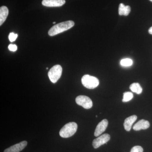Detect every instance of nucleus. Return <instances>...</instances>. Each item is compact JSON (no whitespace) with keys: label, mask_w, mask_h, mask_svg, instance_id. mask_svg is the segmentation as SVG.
I'll return each instance as SVG.
<instances>
[{"label":"nucleus","mask_w":152,"mask_h":152,"mask_svg":"<svg viewBox=\"0 0 152 152\" xmlns=\"http://www.w3.org/2000/svg\"><path fill=\"white\" fill-rule=\"evenodd\" d=\"M74 25L75 23L72 20L67 21L57 24L52 27L49 30V35L52 37L65 31L72 28Z\"/></svg>","instance_id":"1"},{"label":"nucleus","mask_w":152,"mask_h":152,"mask_svg":"<svg viewBox=\"0 0 152 152\" xmlns=\"http://www.w3.org/2000/svg\"><path fill=\"white\" fill-rule=\"evenodd\" d=\"M77 129V125L75 122L66 124L60 130L59 134L62 137L69 138L75 134Z\"/></svg>","instance_id":"2"},{"label":"nucleus","mask_w":152,"mask_h":152,"mask_svg":"<svg viewBox=\"0 0 152 152\" xmlns=\"http://www.w3.org/2000/svg\"><path fill=\"white\" fill-rule=\"evenodd\" d=\"M82 83L87 88L93 89L96 88L99 84V80L95 77L86 75L82 78Z\"/></svg>","instance_id":"3"},{"label":"nucleus","mask_w":152,"mask_h":152,"mask_svg":"<svg viewBox=\"0 0 152 152\" xmlns=\"http://www.w3.org/2000/svg\"><path fill=\"white\" fill-rule=\"evenodd\" d=\"M62 73V67L59 65H56L50 70L48 75L51 81L53 83H56L61 76Z\"/></svg>","instance_id":"4"},{"label":"nucleus","mask_w":152,"mask_h":152,"mask_svg":"<svg viewBox=\"0 0 152 152\" xmlns=\"http://www.w3.org/2000/svg\"><path fill=\"white\" fill-rule=\"evenodd\" d=\"M76 102L79 105L82 106L84 108L89 109L92 107L93 102L88 97L86 96H78L76 98Z\"/></svg>","instance_id":"5"},{"label":"nucleus","mask_w":152,"mask_h":152,"mask_svg":"<svg viewBox=\"0 0 152 152\" xmlns=\"http://www.w3.org/2000/svg\"><path fill=\"white\" fill-rule=\"evenodd\" d=\"M110 139L109 134H105L95 139L93 142V146L95 149L98 148L104 144H106Z\"/></svg>","instance_id":"6"},{"label":"nucleus","mask_w":152,"mask_h":152,"mask_svg":"<svg viewBox=\"0 0 152 152\" xmlns=\"http://www.w3.org/2000/svg\"><path fill=\"white\" fill-rule=\"evenodd\" d=\"M27 142L26 141L20 142L19 143L15 144L10 148L6 149L4 152H20L24 149L27 145Z\"/></svg>","instance_id":"7"},{"label":"nucleus","mask_w":152,"mask_h":152,"mask_svg":"<svg viewBox=\"0 0 152 152\" xmlns=\"http://www.w3.org/2000/svg\"><path fill=\"white\" fill-rule=\"evenodd\" d=\"M65 3V0H43L42 4L47 7H60Z\"/></svg>","instance_id":"8"},{"label":"nucleus","mask_w":152,"mask_h":152,"mask_svg":"<svg viewBox=\"0 0 152 152\" xmlns=\"http://www.w3.org/2000/svg\"><path fill=\"white\" fill-rule=\"evenodd\" d=\"M108 125V121L107 119L102 120L98 124L96 127L94 132V136L97 137L100 135L102 133L106 130Z\"/></svg>","instance_id":"9"},{"label":"nucleus","mask_w":152,"mask_h":152,"mask_svg":"<svg viewBox=\"0 0 152 152\" xmlns=\"http://www.w3.org/2000/svg\"><path fill=\"white\" fill-rule=\"evenodd\" d=\"M150 126V124L148 121L142 119L140 120L136 123L133 126V129L134 131H138L141 130L147 129L149 128Z\"/></svg>","instance_id":"10"},{"label":"nucleus","mask_w":152,"mask_h":152,"mask_svg":"<svg viewBox=\"0 0 152 152\" xmlns=\"http://www.w3.org/2000/svg\"><path fill=\"white\" fill-rule=\"evenodd\" d=\"M137 118V117L136 115H133L130 117H128L125 120L124 123V127L125 130L127 132H129L132 129V126L133 124L135 122Z\"/></svg>","instance_id":"11"},{"label":"nucleus","mask_w":152,"mask_h":152,"mask_svg":"<svg viewBox=\"0 0 152 152\" xmlns=\"http://www.w3.org/2000/svg\"><path fill=\"white\" fill-rule=\"evenodd\" d=\"M9 15V10L6 6H2L0 8V26H1L5 21Z\"/></svg>","instance_id":"12"},{"label":"nucleus","mask_w":152,"mask_h":152,"mask_svg":"<svg viewBox=\"0 0 152 152\" xmlns=\"http://www.w3.org/2000/svg\"><path fill=\"white\" fill-rule=\"evenodd\" d=\"M131 9L129 6H125L124 4H120L119 7V14L120 15H124L126 16L130 12Z\"/></svg>","instance_id":"13"},{"label":"nucleus","mask_w":152,"mask_h":152,"mask_svg":"<svg viewBox=\"0 0 152 152\" xmlns=\"http://www.w3.org/2000/svg\"><path fill=\"white\" fill-rule=\"evenodd\" d=\"M130 89L133 92L137 94H140L142 91V88L138 83H134L130 86Z\"/></svg>","instance_id":"14"},{"label":"nucleus","mask_w":152,"mask_h":152,"mask_svg":"<svg viewBox=\"0 0 152 152\" xmlns=\"http://www.w3.org/2000/svg\"><path fill=\"white\" fill-rule=\"evenodd\" d=\"M133 97L134 96L132 93L130 92H126L124 93L122 102H129L133 99Z\"/></svg>","instance_id":"15"},{"label":"nucleus","mask_w":152,"mask_h":152,"mask_svg":"<svg viewBox=\"0 0 152 152\" xmlns=\"http://www.w3.org/2000/svg\"><path fill=\"white\" fill-rule=\"evenodd\" d=\"M132 60L130 58L123 59L121 61V65L123 66H130L133 64Z\"/></svg>","instance_id":"16"},{"label":"nucleus","mask_w":152,"mask_h":152,"mask_svg":"<svg viewBox=\"0 0 152 152\" xmlns=\"http://www.w3.org/2000/svg\"><path fill=\"white\" fill-rule=\"evenodd\" d=\"M130 152H143V149L140 146H135L132 148Z\"/></svg>","instance_id":"17"},{"label":"nucleus","mask_w":152,"mask_h":152,"mask_svg":"<svg viewBox=\"0 0 152 152\" xmlns=\"http://www.w3.org/2000/svg\"><path fill=\"white\" fill-rule=\"evenodd\" d=\"M18 37V35L17 34H15L14 33H10L9 36V40L11 42H13L16 40Z\"/></svg>","instance_id":"18"},{"label":"nucleus","mask_w":152,"mask_h":152,"mask_svg":"<svg viewBox=\"0 0 152 152\" xmlns=\"http://www.w3.org/2000/svg\"><path fill=\"white\" fill-rule=\"evenodd\" d=\"M8 49L11 51L15 52L17 50L18 48H17L16 45L10 44L9 45Z\"/></svg>","instance_id":"19"},{"label":"nucleus","mask_w":152,"mask_h":152,"mask_svg":"<svg viewBox=\"0 0 152 152\" xmlns=\"http://www.w3.org/2000/svg\"><path fill=\"white\" fill-rule=\"evenodd\" d=\"M148 32L150 34L152 35V26L148 30Z\"/></svg>","instance_id":"20"},{"label":"nucleus","mask_w":152,"mask_h":152,"mask_svg":"<svg viewBox=\"0 0 152 152\" xmlns=\"http://www.w3.org/2000/svg\"><path fill=\"white\" fill-rule=\"evenodd\" d=\"M56 23V22H53V23L55 24V23Z\"/></svg>","instance_id":"21"},{"label":"nucleus","mask_w":152,"mask_h":152,"mask_svg":"<svg viewBox=\"0 0 152 152\" xmlns=\"http://www.w3.org/2000/svg\"><path fill=\"white\" fill-rule=\"evenodd\" d=\"M96 118H97L98 117V116L97 115H96Z\"/></svg>","instance_id":"22"},{"label":"nucleus","mask_w":152,"mask_h":152,"mask_svg":"<svg viewBox=\"0 0 152 152\" xmlns=\"http://www.w3.org/2000/svg\"><path fill=\"white\" fill-rule=\"evenodd\" d=\"M46 69H48V67H47V68H46Z\"/></svg>","instance_id":"23"},{"label":"nucleus","mask_w":152,"mask_h":152,"mask_svg":"<svg viewBox=\"0 0 152 152\" xmlns=\"http://www.w3.org/2000/svg\"><path fill=\"white\" fill-rule=\"evenodd\" d=\"M150 1H151L152 2V0H150Z\"/></svg>","instance_id":"24"}]
</instances>
